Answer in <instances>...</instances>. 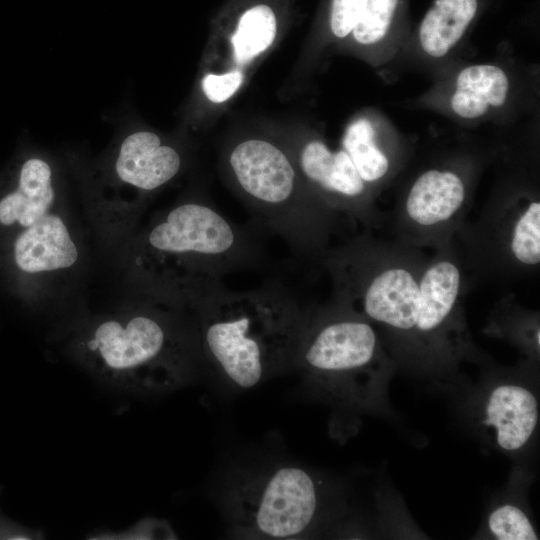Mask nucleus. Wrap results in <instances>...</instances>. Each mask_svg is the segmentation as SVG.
<instances>
[{"label":"nucleus","mask_w":540,"mask_h":540,"mask_svg":"<svg viewBox=\"0 0 540 540\" xmlns=\"http://www.w3.org/2000/svg\"><path fill=\"white\" fill-rule=\"evenodd\" d=\"M177 535L170 524L163 519L148 517L139 520L132 526L120 530L98 531L87 537V539H108V540H145V539H176Z\"/></svg>","instance_id":"obj_23"},{"label":"nucleus","mask_w":540,"mask_h":540,"mask_svg":"<svg viewBox=\"0 0 540 540\" xmlns=\"http://www.w3.org/2000/svg\"><path fill=\"white\" fill-rule=\"evenodd\" d=\"M180 298L193 319L202 361L234 387L253 388L295 368L307 311L279 281L234 291L222 280H205Z\"/></svg>","instance_id":"obj_1"},{"label":"nucleus","mask_w":540,"mask_h":540,"mask_svg":"<svg viewBox=\"0 0 540 540\" xmlns=\"http://www.w3.org/2000/svg\"><path fill=\"white\" fill-rule=\"evenodd\" d=\"M270 129L287 146L303 181L320 202L335 213L368 218L374 192L342 148L333 150L322 133L307 124Z\"/></svg>","instance_id":"obj_9"},{"label":"nucleus","mask_w":540,"mask_h":540,"mask_svg":"<svg viewBox=\"0 0 540 540\" xmlns=\"http://www.w3.org/2000/svg\"><path fill=\"white\" fill-rule=\"evenodd\" d=\"M481 0H433L402 52L427 64L447 62L480 15Z\"/></svg>","instance_id":"obj_15"},{"label":"nucleus","mask_w":540,"mask_h":540,"mask_svg":"<svg viewBox=\"0 0 540 540\" xmlns=\"http://www.w3.org/2000/svg\"><path fill=\"white\" fill-rule=\"evenodd\" d=\"M508 250L515 262L525 267L540 263V201L525 202L509 225Z\"/></svg>","instance_id":"obj_21"},{"label":"nucleus","mask_w":540,"mask_h":540,"mask_svg":"<svg viewBox=\"0 0 540 540\" xmlns=\"http://www.w3.org/2000/svg\"><path fill=\"white\" fill-rule=\"evenodd\" d=\"M293 0H225L212 18L200 64L195 118L213 123L286 35Z\"/></svg>","instance_id":"obj_6"},{"label":"nucleus","mask_w":540,"mask_h":540,"mask_svg":"<svg viewBox=\"0 0 540 540\" xmlns=\"http://www.w3.org/2000/svg\"><path fill=\"white\" fill-rule=\"evenodd\" d=\"M148 295L126 312L82 324L71 342L73 356L94 378L138 395L181 388L203 363L187 309Z\"/></svg>","instance_id":"obj_2"},{"label":"nucleus","mask_w":540,"mask_h":540,"mask_svg":"<svg viewBox=\"0 0 540 540\" xmlns=\"http://www.w3.org/2000/svg\"><path fill=\"white\" fill-rule=\"evenodd\" d=\"M408 0H368L346 40L336 52L380 68L400 56L408 33Z\"/></svg>","instance_id":"obj_14"},{"label":"nucleus","mask_w":540,"mask_h":540,"mask_svg":"<svg viewBox=\"0 0 540 540\" xmlns=\"http://www.w3.org/2000/svg\"><path fill=\"white\" fill-rule=\"evenodd\" d=\"M325 500V488L315 474L300 466L279 465L235 476L223 505L234 535L298 539L317 528Z\"/></svg>","instance_id":"obj_7"},{"label":"nucleus","mask_w":540,"mask_h":540,"mask_svg":"<svg viewBox=\"0 0 540 540\" xmlns=\"http://www.w3.org/2000/svg\"><path fill=\"white\" fill-rule=\"evenodd\" d=\"M319 262L334 281V300L416 347L422 271L406 262H382L381 252L366 238L327 249Z\"/></svg>","instance_id":"obj_8"},{"label":"nucleus","mask_w":540,"mask_h":540,"mask_svg":"<svg viewBox=\"0 0 540 540\" xmlns=\"http://www.w3.org/2000/svg\"><path fill=\"white\" fill-rule=\"evenodd\" d=\"M341 148L374 193L400 168V136L376 109L359 110L349 119L341 137Z\"/></svg>","instance_id":"obj_13"},{"label":"nucleus","mask_w":540,"mask_h":540,"mask_svg":"<svg viewBox=\"0 0 540 540\" xmlns=\"http://www.w3.org/2000/svg\"><path fill=\"white\" fill-rule=\"evenodd\" d=\"M144 287L177 292L195 282L222 280L261 266L265 253L253 228L228 219L204 196L181 200L160 214L139 239Z\"/></svg>","instance_id":"obj_4"},{"label":"nucleus","mask_w":540,"mask_h":540,"mask_svg":"<svg viewBox=\"0 0 540 540\" xmlns=\"http://www.w3.org/2000/svg\"><path fill=\"white\" fill-rule=\"evenodd\" d=\"M295 368L329 400L360 409L382 400L390 371L374 325L336 300L307 311Z\"/></svg>","instance_id":"obj_5"},{"label":"nucleus","mask_w":540,"mask_h":540,"mask_svg":"<svg viewBox=\"0 0 540 540\" xmlns=\"http://www.w3.org/2000/svg\"><path fill=\"white\" fill-rule=\"evenodd\" d=\"M367 1L321 0L295 65V79L302 80L324 57L336 52L358 23Z\"/></svg>","instance_id":"obj_19"},{"label":"nucleus","mask_w":540,"mask_h":540,"mask_svg":"<svg viewBox=\"0 0 540 540\" xmlns=\"http://www.w3.org/2000/svg\"><path fill=\"white\" fill-rule=\"evenodd\" d=\"M520 76L504 61L466 64L439 79L418 102L463 124L496 120L520 103Z\"/></svg>","instance_id":"obj_10"},{"label":"nucleus","mask_w":540,"mask_h":540,"mask_svg":"<svg viewBox=\"0 0 540 540\" xmlns=\"http://www.w3.org/2000/svg\"><path fill=\"white\" fill-rule=\"evenodd\" d=\"M467 170L457 164L431 166L410 184L403 201L407 223L416 230L432 231L456 220L470 193Z\"/></svg>","instance_id":"obj_12"},{"label":"nucleus","mask_w":540,"mask_h":540,"mask_svg":"<svg viewBox=\"0 0 540 540\" xmlns=\"http://www.w3.org/2000/svg\"><path fill=\"white\" fill-rule=\"evenodd\" d=\"M56 199L50 165L32 157L21 166L17 186L0 200V224L25 229L53 211Z\"/></svg>","instance_id":"obj_20"},{"label":"nucleus","mask_w":540,"mask_h":540,"mask_svg":"<svg viewBox=\"0 0 540 540\" xmlns=\"http://www.w3.org/2000/svg\"><path fill=\"white\" fill-rule=\"evenodd\" d=\"M184 166L182 151L149 130L129 134L121 143L115 173L126 185L143 192L160 189Z\"/></svg>","instance_id":"obj_16"},{"label":"nucleus","mask_w":540,"mask_h":540,"mask_svg":"<svg viewBox=\"0 0 540 540\" xmlns=\"http://www.w3.org/2000/svg\"><path fill=\"white\" fill-rule=\"evenodd\" d=\"M482 416V423L492 430L497 446L506 452H517L535 434L539 404L527 387L502 383L488 394Z\"/></svg>","instance_id":"obj_17"},{"label":"nucleus","mask_w":540,"mask_h":540,"mask_svg":"<svg viewBox=\"0 0 540 540\" xmlns=\"http://www.w3.org/2000/svg\"><path fill=\"white\" fill-rule=\"evenodd\" d=\"M219 159L226 184L256 223L299 257L319 262L335 212L311 193L284 142L271 129L240 132L225 141Z\"/></svg>","instance_id":"obj_3"},{"label":"nucleus","mask_w":540,"mask_h":540,"mask_svg":"<svg viewBox=\"0 0 540 540\" xmlns=\"http://www.w3.org/2000/svg\"><path fill=\"white\" fill-rule=\"evenodd\" d=\"M462 276L448 255L438 256L419 278L420 309L416 325V349L432 353L448 350L452 355L464 340L457 305Z\"/></svg>","instance_id":"obj_11"},{"label":"nucleus","mask_w":540,"mask_h":540,"mask_svg":"<svg viewBox=\"0 0 540 540\" xmlns=\"http://www.w3.org/2000/svg\"><path fill=\"white\" fill-rule=\"evenodd\" d=\"M78 255L66 222L54 211L22 229L13 246L17 267L29 274L70 268L77 262Z\"/></svg>","instance_id":"obj_18"},{"label":"nucleus","mask_w":540,"mask_h":540,"mask_svg":"<svg viewBox=\"0 0 540 540\" xmlns=\"http://www.w3.org/2000/svg\"><path fill=\"white\" fill-rule=\"evenodd\" d=\"M490 534L499 540H536L538 534L526 513L518 506L504 503L488 516Z\"/></svg>","instance_id":"obj_22"}]
</instances>
